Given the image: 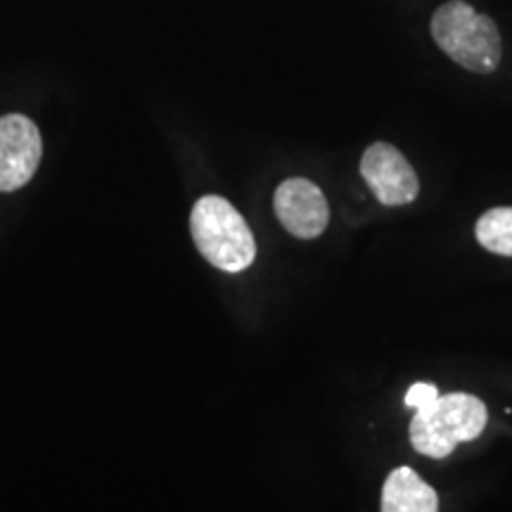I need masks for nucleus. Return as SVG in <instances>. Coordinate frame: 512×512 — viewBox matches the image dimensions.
I'll use <instances>...</instances> for the list:
<instances>
[{
    "label": "nucleus",
    "mask_w": 512,
    "mask_h": 512,
    "mask_svg": "<svg viewBox=\"0 0 512 512\" xmlns=\"http://www.w3.org/2000/svg\"><path fill=\"white\" fill-rule=\"evenodd\" d=\"M475 235L486 252L512 256V207L484 211L475 226Z\"/></svg>",
    "instance_id": "nucleus-8"
},
{
    "label": "nucleus",
    "mask_w": 512,
    "mask_h": 512,
    "mask_svg": "<svg viewBox=\"0 0 512 512\" xmlns=\"http://www.w3.org/2000/svg\"><path fill=\"white\" fill-rule=\"evenodd\" d=\"M382 512H439L437 491L411 467H396L382 486Z\"/></svg>",
    "instance_id": "nucleus-7"
},
{
    "label": "nucleus",
    "mask_w": 512,
    "mask_h": 512,
    "mask_svg": "<svg viewBox=\"0 0 512 512\" xmlns=\"http://www.w3.org/2000/svg\"><path fill=\"white\" fill-rule=\"evenodd\" d=\"M43 155L41 133L22 114L0 119V192L24 188L36 174Z\"/></svg>",
    "instance_id": "nucleus-6"
},
{
    "label": "nucleus",
    "mask_w": 512,
    "mask_h": 512,
    "mask_svg": "<svg viewBox=\"0 0 512 512\" xmlns=\"http://www.w3.org/2000/svg\"><path fill=\"white\" fill-rule=\"evenodd\" d=\"M434 43L467 72H496L503 57L501 31L465 0H448L432 17Z\"/></svg>",
    "instance_id": "nucleus-1"
},
{
    "label": "nucleus",
    "mask_w": 512,
    "mask_h": 512,
    "mask_svg": "<svg viewBox=\"0 0 512 512\" xmlns=\"http://www.w3.org/2000/svg\"><path fill=\"white\" fill-rule=\"evenodd\" d=\"M190 233L200 254L219 271L240 273L254 264L256 240L252 228L240 211L219 195H204L195 202Z\"/></svg>",
    "instance_id": "nucleus-2"
},
{
    "label": "nucleus",
    "mask_w": 512,
    "mask_h": 512,
    "mask_svg": "<svg viewBox=\"0 0 512 512\" xmlns=\"http://www.w3.org/2000/svg\"><path fill=\"white\" fill-rule=\"evenodd\" d=\"M439 396V392H437V387H434V384H430V382H415L411 389H408V394H406V406L408 408H415V411H418V408H425V406H430V403L437 399Z\"/></svg>",
    "instance_id": "nucleus-9"
},
{
    "label": "nucleus",
    "mask_w": 512,
    "mask_h": 512,
    "mask_svg": "<svg viewBox=\"0 0 512 512\" xmlns=\"http://www.w3.org/2000/svg\"><path fill=\"white\" fill-rule=\"evenodd\" d=\"M278 221L287 233L299 240H313L325 233L330 223V207L323 190L309 178H287L273 197Z\"/></svg>",
    "instance_id": "nucleus-5"
},
{
    "label": "nucleus",
    "mask_w": 512,
    "mask_h": 512,
    "mask_svg": "<svg viewBox=\"0 0 512 512\" xmlns=\"http://www.w3.org/2000/svg\"><path fill=\"white\" fill-rule=\"evenodd\" d=\"M489 411L472 394L453 392L437 396L430 406L418 408L411 420V444L427 458H446L463 441H475L484 432Z\"/></svg>",
    "instance_id": "nucleus-3"
},
{
    "label": "nucleus",
    "mask_w": 512,
    "mask_h": 512,
    "mask_svg": "<svg viewBox=\"0 0 512 512\" xmlns=\"http://www.w3.org/2000/svg\"><path fill=\"white\" fill-rule=\"evenodd\" d=\"M361 176L384 207L411 204L420 192L418 174L411 162L389 143H373L363 152Z\"/></svg>",
    "instance_id": "nucleus-4"
}]
</instances>
